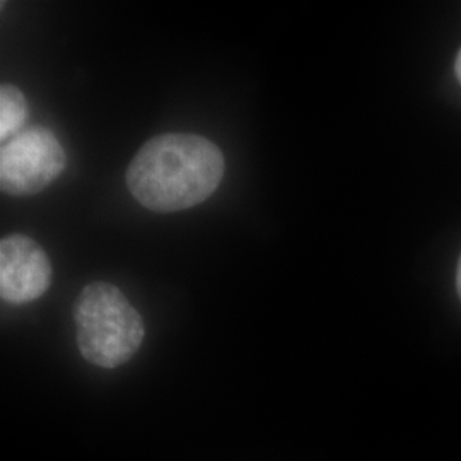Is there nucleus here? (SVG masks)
<instances>
[{"mask_svg":"<svg viewBox=\"0 0 461 461\" xmlns=\"http://www.w3.org/2000/svg\"><path fill=\"white\" fill-rule=\"evenodd\" d=\"M66 150L45 127H30L0 149V186L13 197H30L55 182L66 169Z\"/></svg>","mask_w":461,"mask_h":461,"instance_id":"obj_3","label":"nucleus"},{"mask_svg":"<svg viewBox=\"0 0 461 461\" xmlns=\"http://www.w3.org/2000/svg\"><path fill=\"white\" fill-rule=\"evenodd\" d=\"M456 289H458V296L461 299V258L458 264V272H456Z\"/></svg>","mask_w":461,"mask_h":461,"instance_id":"obj_7","label":"nucleus"},{"mask_svg":"<svg viewBox=\"0 0 461 461\" xmlns=\"http://www.w3.org/2000/svg\"><path fill=\"white\" fill-rule=\"evenodd\" d=\"M455 72H456V77H458V81L461 84V50L460 53H458V57H456V64H455Z\"/></svg>","mask_w":461,"mask_h":461,"instance_id":"obj_6","label":"nucleus"},{"mask_svg":"<svg viewBox=\"0 0 461 461\" xmlns=\"http://www.w3.org/2000/svg\"><path fill=\"white\" fill-rule=\"evenodd\" d=\"M74 321L84 359L103 369L129 363L146 337L140 314L110 282L84 287L74 304Z\"/></svg>","mask_w":461,"mask_h":461,"instance_id":"obj_2","label":"nucleus"},{"mask_svg":"<svg viewBox=\"0 0 461 461\" xmlns=\"http://www.w3.org/2000/svg\"><path fill=\"white\" fill-rule=\"evenodd\" d=\"M51 284L49 255L24 234L0 241V296L9 304H28L43 296Z\"/></svg>","mask_w":461,"mask_h":461,"instance_id":"obj_4","label":"nucleus"},{"mask_svg":"<svg viewBox=\"0 0 461 461\" xmlns=\"http://www.w3.org/2000/svg\"><path fill=\"white\" fill-rule=\"evenodd\" d=\"M28 118V101L13 84L0 87V139L9 140L21 132Z\"/></svg>","mask_w":461,"mask_h":461,"instance_id":"obj_5","label":"nucleus"},{"mask_svg":"<svg viewBox=\"0 0 461 461\" xmlns=\"http://www.w3.org/2000/svg\"><path fill=\"white\" fill-rule=\"evenodd\" d=\"M224 171V156L209 139L163 133L137 150L127 169V186L152 212H180L211 197Z\"/></svg>","mask_w":461,"mask_h":461,"instance_id":"obj_1","label":"nucleus"}]
</instances>
